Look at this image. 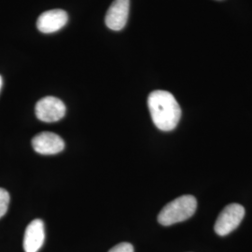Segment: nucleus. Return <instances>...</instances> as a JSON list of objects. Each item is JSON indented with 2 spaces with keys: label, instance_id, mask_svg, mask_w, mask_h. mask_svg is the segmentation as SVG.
Returning a JSON list of instances; mask_svg holds the SVG:
<instances>
[{
  "label": "nucleus",
  "instance_id": "obj_6",
  "mask_svg": "<svg viewBox=\"0 0 252 252\" xmlns=\"http://www.w3.org/2000/svg\"><path fill=\"white\" fill-rule=\"evenodd\" d=\"M32 146L36 153L42 155H54L63 151L64 142L54 133L42 132L32 139Z\"/></svg>",
  "mask_w": 252,
  "mask_h": 252
},
{
  "label": "nucleus",
  "instance_id": "obj_11",
  "mask_svg": "<svg viewBox=\"0 0 252 252\" xmlns=\"http://www.w3.org/2000/svg\"><path fill=\"white\" fill-rule=\"evenodd\" d=\"M2 85H3V80H2V77L0 76V91H1V88H2Z\"/></svg>",
  "mask_w": 252,
  "mask_h": 252
},
{
  "label": "nucleus",
  "instance_id": "obj_8",
  "mask_svg": "<svg viewBox=\"0 0 252 252\" xmlns=\"http://www.w3.org/2000/svg\"><path fill=\"white\" fill-rule=\"evenodd\" d=\"M45 240L44 223L41 220L36 219L27 226L25 238L24 250L26 252H37Z\"/></svg>",
  "mask_w": 252,
  "mask_h": 252
},
{
  "label": "nucleus",
  "instance_id": "obj_5",
  "mask_svg": "<svg viewBox=\"0 0 252 252\" xmlns=\"http://www.w3.org/2000/svg\"><path fill=\"white\" fill-rule=\"evenodd\" d=\"M129 9L130 0H114L106 14V26L114 31L124 29L129 16Z\"/></svg>",
  "mask_w": 252,
  "mask_h": 252
},
{
  "label": "nucleus",
  "instance_id": "obj_10",
  "mask_svg": "<svg viewBox=\"0 0 252 252\" xmlns=\"http://www.w3.org/2000/svg\"><path fill=\"white\" fill-rule=\"evenodd\" d=\"M108 252H134V247L130 243L118 244Z\"/></svg>",
  "mask_w": 252,
  "mask_h": 252
},
{
  "label": "nucleus",
  "instance_id": "obj_9",
  "mask_svg": "<svg viewBox=\"0 0 252 252\" xmlns=\"http://www.w3.org/2000/svg\"><path fill=\"white\" fill-rule=\"evenodd\" d=\"M9 193L3 188H0V219L4 216L9 208Z\"/></svg>",
  "mask_w": 252,
  "mask_h": 252
},
{
  "label": "nucleus",
  "instance_id": "obj_1",
  "mask_svg": "<svg viewBox=\"0 0 252 252\" xmlns=\"http://www.w3.org/2000/svg\"><path fill=\"white\" fill-rule=\"evenodd\" d=\"M148 107L153 124L162 131L174 130L181 117V108L171 93L153 91L148 97Z\"/></svg>",
  "mask_w": 252,
  "mask_h": 252
},
{
  "label": "nucleus",
  "instance_id": "obj_2",
  "mask_svg": "<svg viewBox=\"0 0 252 252\" xmlns=\"http://www.w3.org/2000/svg\"><path fill=\"white\" fill-rule=\"evenodd\" d=\"M197 201L192 195H182L173 200L162 208L158 221L163 226H170L184 221L195 213Z\"/></svg>",
  "mask_w": 252,
  "mask_h": 252
},
{
  "label": "nucleus",
  "instance_id": "obj_3",
  "mask_svg": "<svg viewBox=\"0 0 252 252\" xmlns=\"http://www.w3.org/2000/svg\"><path fill=\"white\" fill-rule=\"evenodd\" d=\"M244 216L245 208L239 204H231L224 207L214 226L217 234L224 236L232 233L241 223Z\"/></svg>",
  "mask_w": 252,
  "mask_h": 252
},
{
  "label": "nucleus",
  "instance_id": "obj_4",
  "mask_svg": "<svg viewBox=\"0 0 252 252\" xmlns=\"http://www.w3.org/2000/svg\"><path fill=\"white\" fill-rule=\"evenodd\" d=\"M35 111L38 120L45 123H54L65 115V106L59 98L46 96L36 103Z\"/></svg>",
  "mask_w": 252,
  "mask_h": 252
},
{
  "label": "nucleus",
  "instance_id": "obj_7",
  "mask_svg": "<svg viewBox=\"0 0 252 252\" xmlns=\"http://www.w3.org/2000/svg\"><path fill=\"white\" fill-rule=\"evenodd\" d=\"M67 20V13L63 9H52L40 14L36 21V27L44 34H51L63 28Z\"/></svg>",
  "mask_w": 252,
  "mask_h": 252
}]
</instances>
